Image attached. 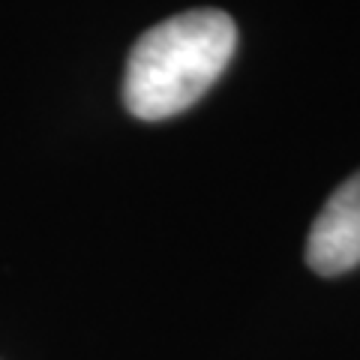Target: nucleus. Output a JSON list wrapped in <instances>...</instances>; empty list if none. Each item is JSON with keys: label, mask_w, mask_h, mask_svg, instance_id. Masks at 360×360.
I'll return each mask as SVG.
<instances>
[{"label": "nucleus", "mask_w": 360, "mask_h": 360, "mask_svg": "<svg viewBox=\"0 0 360 360\" xmlns=\"http://www.w3.org/2000/svg\"><path fill=\"white\" fill-rule=\"evenodd\" d=\"M238 27L222 9H189L141 33L123 78V103L139 120H165L186 111L225 72Z\"/></svg>", "instance_id": "1"}, {"label": "nucleus", "mask_w": 360, "mask_h": 360, "mask_svg": "<svg viewBox=\"0 0 360 360\" xmlns=\"http://www.w3.org/2000/svg\"><path fill=\"white\" fill-rule=\"evenodd\" d=\"M307 264L319 276H340L360 264V172L342 180L315 217Z\"/></svg>", "instance_id": "2"}]
</instances>
